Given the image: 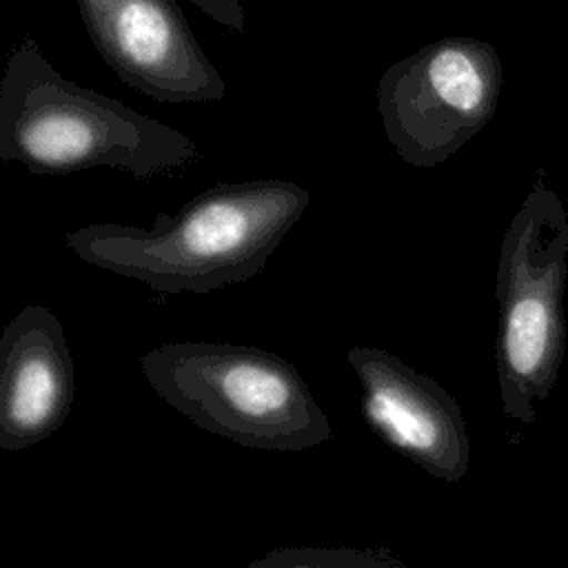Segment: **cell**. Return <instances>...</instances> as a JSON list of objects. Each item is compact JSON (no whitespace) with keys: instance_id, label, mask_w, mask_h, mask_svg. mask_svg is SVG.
<instances>
[{"instance_id":"6","label":"cell","mask_w":568,"mask_h":568,"mask_svg":"<svg viewBox=\"0 0 568 568\" xmlns=\"http://www.w3.org/2000/svg\"><path fill=\"white\" fill-rule=\"evenodd\" d=\"M84 29L113 73L155 102L204 104L226 82L175 0H75Z\"/></svg>"},{"instance_id":"3","label":"cell","mask_w":568,"mask_h":568,"mask_svg":"<svg viewBox=\"0 0 568 568\" xmlns=\"http://www.w3.org/2000/svg\"><path fill=\"white\" fill-rule=\"evenodd\" d=\"M149 386L195 426L260 450H304L333 428L302 375L244 344L171 342L140 359Z\"/></svg>"},{"instance_id":"10","label":"cell","mask_w":568,"mask_h":568,"mask_svg":"<svg viewBox=\"0 0 568 568\" xmlns=\"http://www.w3.org/2000/svg\"><path fill=\"white\" fill-rule=\"evenodd\" d=\"M224 29L246 33V16L240 0H189Z\"/></svg>"},{"instance_id":"8","label":"cell","mask_w":568,"mask_h":568,"mask_svg":"<svg viewBox=\"0 0 568 568\" xmlns=\"http://www.w3.org/2000/svg\"><path fill=\"white\" fill-rule=\"evenodd\" d=\"M73 404V357L53 311L29 304L0 337V448L51 437Z\"/></svg>"},{"instance_id":"1","label":"cell","mask_w":568,"mask_h":568,"mask_svg":"<svg viewBox=\"0 0 568 568\" xmlns=\"http://www.w3.org/2000/svg\"><path fill=\"white\" fill-rule=\"evenodd\" d=\"M311 193L291 180L213 184L149 229L93 222L67 233L87 264L158 293H211L255 277L302 220Z\"/></svg>"},{"instance_id":"5","label":"cell","mask_w":568,"mask_h":568,"mask_svg":"<svg viewBox=\"0 0 568 568\" xmlns=\"http://www.w3.org/2000/svg\"><path fill=\"white\" fill-rule=\"evenodd\" d=\"M501 82V60L490 42L459 36L428 42L379 78L384 133L406 164L433 169L493 120Z\"/></svg>"},{"instance_id":"4","label":"cell","mask_w":568,"mask_h":568,"mask_svg":"<svg viewBox=\"0 0 568 568\" xmlns=\"http://www.w3.org/2000/svg\"><path fill=\"white\" fill-rule=\"evenodd\" d=\"M568 215L537 180L513 215L497 262V382L506 417L528 426L557 384L566 346Z\"/></svg>"},{"instance_id":"2","label":"cell","mask_w":568,"mask_h":568,"mask_svg":"<svg viewBox=\"0 0 568 568\" xmlns=\"http://www.w3.org/2000/svg\"><path fill=\"white\" fill-rule=\"evenodd\" d=\"M202 158L182 131L64 78L36 40L18 42L0 82V160L29 173L118 169L140 180Z\"/></svg>"},{"instance_id":"9","label":"cell","mask_w":568,"mask_h":568,"mask_svg":"<svg viewBox=\"0 0 568 568\" xmlns=\"http://www.w3.org/2000/svg\"><path fill=\"white\" fill-rule=\"evenodd\" d=\"M246 568H404L390 557L362 548H280Z\"/></svg>"},{"instance_id":"7","label":"cell","mask_w":568,"mask_h":568,"mask_svg":"<svg viewBox=\"0 0 568 568\" xmlns=\"http://www.w3.org/2000/svg\"><path fill=\"white\" fill-rule=\"evenodd\" d=\"M346 359L359 382L368 426L435 479H464L470 439L455 397L384 348L355 346Z\"/></svg>"}]
</instances>
